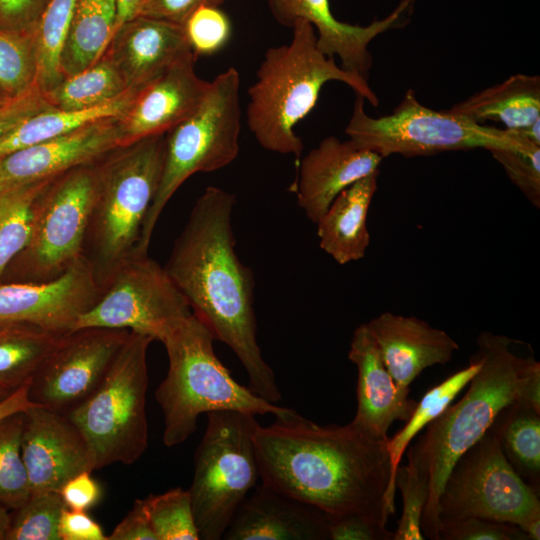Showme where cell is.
<instances>
[{
    "label": "cell",
    "mask_w": 540,
    "mask_h": 540,
    "mask_svg": "<svg viewBox=\"0 0 540 540\" xmlns=\"http://www.w3.org/2000/svg\"><path fill=\"white\" fill-rule=\"evenodd\" d=\"M388 440L353 420L325 426L295 410L254 434L262 483L328 515L384 526L396 492Z\"/></svg>",
    "instance_id": "cell-1"
},
{
    "label": "cell",
    "mask_w": 540,
    "mask_h": 540,
    "mask_svg": "<svg viewBox=\"0 0 540 540\" xmlns=\"http://www.w3.org/2000/svg\"><path fill=\"white\" fill-rule=\"evenodd\" d=\"M235 204L233 193L208 186L196 199L164 268L192 314L238 357L248 388L275 404L281 394L257 341L254 274L235 250Z\"/></svg>",
    "instance_id": "cell-2"
},
{
    "label": "cell",
    "mask_w": 540,
    "mask_h": 540,
    "mask_svg": "<svg viewBox=\"0 0 540 540\" xmlns=\"http://www.w3.org/2000/svg\"><path fill=\"white\" fill-rule=\"evenodd\" d=\"M520 340L481 332L473 354L480 368L463 397L449 405L408 451V463L428 483V500L421 521L425 538L438 540V500L456 461L490 428L506 406L522 402L540 411V363L534 354L520 355Z\"/></svg>",
    "instance_id": "cell-3"
},
{
    "label": "cell",
    "mask_w": 540,
    "mask_h": 540,
    "mask_svg": "<svg viewBox=\"0 0 540 540\" xmlns=\"http://www.w3.org/2000/svg\"><path fill=\"white\" fill-rule=\"evenodd\" d=\"M288 44L267 49L256 81L248 89L247 125L259 145L271 152L292 155L296 167L303 142L295 126L315 107L328 81L348 85L356 95L377 107L379 99L369 82L337 65L317 46L313 25L297 20Z\"/></svg>",
    "instance_id": "cell-4"
},
{
    "label": "cell",
    "mask_w": 540,
    "mask_h": 540,
    "mask_svg": "<svg viewBox=\"0 0 540 540\" xmlns=\"http://www.w3.org/2000/svg\"><path fill=\"white\" fill-rule=\"evenodd\" d=\"M165 134L121 145L97 160V191L82 257L104 290L130 258L161 179Z\"/></svg>",
    "instance_id": "cell-5"
},
{
    "label": "cell",
    "mask_w": 540,
    "mask_h": 540,
    "mask_svg": "<svg viewBox=\"0 0 540 540\" xmlns=\"http://www.w3.org/2000/svg\"><path fill=\"white\" fill-rule=\"evenodd\" d=\"M214 338L193 315L178 322L160 341L167 352L168 371L155 390L163 413V443L186 441L203 413L240 411L283 417L293 409L277 406L239 384L215 354Z\"/></svg>",
    "instance_id": "cell-6"
},
{
    "label": "cell",
    "mask_w": 540,
    "mask_h": 540,
    "mask_svg": "<svg viewBox=\"0 0 540 540\" xmlns=\"http://www.w3.org/2000/svg\"><path fill=\"white\" fill-rule=\"evenodd\" d=\"M240 132V75L230 67L211 81L197 110L165 133L161 179L134 254H148L163 209L190 176L219 170L236 159Z\"/></svg>",
    "instance_id": "cell-7"
},
{
    "label": "cell",
    "mask_w": 540,
    "mask_h": 540,
    "mask_svg": "<svg viewBox=\"0 0 540 540\" xmlns=\"http://www.w3.org/2000/svg\"><path fill=\"white\" fill-rule=\"evenodd\" d=\"M152 341L130 331L98 388L66 414L84 436L95 470L131 465L148 447L147 352Z\"/></svg>",
    "instance_id": "cell-8"
},
{
    "label": "cell",
    "mask_w": 540,
    "mask_h": 540,
    "mask_svg": "<svg viewBox=\"0 0 540 540\" xmlns=\"http://www.w3.org/2000/svg\"><path fill=\"white\" fill-rule=\"evenodd\" d=\"M364 101L356 95L345 133L356 146L383 159L392 154L413 157L475 148L518 150L536 144L519 130L499 129L450 109L436 111L426 107L411 89L391 114L379 118L366 114Z\"/></svg>",
    "instance_id": "cell-9"
},
{
    "label": "cell",
    "mask_w": 540,
    "mask_h": 540,
    "mask_svg": "<svg viewBox=\"0 0 540 540\" xmlns=\"http://www.w3.org/2000/svg\"><path fill=\"white\" fill-rule=\"evenodd\" d=\"M207 416L188 491L200 539L219 540L260 477L254 446L259 423L256 415L240 411Z\"/></svg>",
    "instance_id": "cell-10"
},
{
    "label": "cell",
    "mask_w": 540,
    "mask_h": 540,
    "mask_svg": "<svg viewBox=\"0 0 540 540\" xmlns=\"http://www.w3.org/2000/svg\"><path fill=\"white\" fill-rule=\"evenodd\" d=\"M97 160L52 178L36 198L30 241L12 261L21 270L20 282L56 279L82 257L97 191Z\"/></svg>",
    "instance_id": "cell-11"
},
{
    "label": "cell",
    "mask_w": 540,
    "mask_h": 540,
    "mask_svg": "<svg viewBox=\"0 0 540 540\" xmlns=\"http://www.w3.org/2000/svg\"><path fill=\"white\" fill-rule=\"evenodd\" d=\"M539 495L508 463L489 428L450 470L438 500L439 524L478 517L519 527L540 515Z\"/></svg>",
    "instance_id": "cell-12"
},
{
    "label": "cell",
    "mask_w": 540,
    "mask_h": 540,
    "mask_svg": "<svg viewBox=\"0 0 540 540\" xmlns=\"http://www.w3.org/2000/svg\"><path fill=\"white\" fill-rule=\"evenodd\" d=\"M191 314L165 268L148 254H133L116 270L100 299L78 319L73 330L127 329L161 341Z\"/></svg>",
    "instance_id": "cell-13"
},
{
    "label": "cell",
    "mask_w": 540,
    "mask_h": 540,
    "mask_svg": "<svg viewBox=\"0 0 540 540\" xmlns=\"http://www.w3.org/2000/svg\"><path fill=\"white\" fill-rule=\"evenodd\" d=\"M129 332L87 327L64 334L31 379L30 400L68 414L98 388Z\"/></svg>",
    "instance_id": "cell-14"
},
{
    "label": "cell",
    "mask_w": 540,
    "mask_h": 540,
    "mask_svg": "<svg viewBox=\"0 0 540 540\" xmlns=\"http://www.w3.org/2000/svg\"><path fill=\"white\" fill-rule=\"evenodd\" d=\"M103 289L81 257L58 278L0 284V326L29 324L66 334L100 299Z\"/></svg>",
    "instance_id": "cell-15"
},
{
    "label": "cell",
    "mask_w": 540,
    "mask_h": 540,
    "mask_svg": "<svg viewBox=\"0 0 540 540\" xmlns=\"http://www.w3.org/2000/svg\"><path fill=\"white\" fill-rule=\"evenodd\" d=\"M21 452L31 494L58 492L76 474L95 470L92 452L71 420L37 404L23 411Z\"/></svg>",
    "instance_id": "cell-16"
},
{
    "label": "cell",
    "mask_w": 540,
    "mask_h": 540,
    "mask_svg": "<svg viewBox=\"0 0 540 540\" xmlns=\"http://www.w3.org/2000/svg\"><path fill=\"white\" fill-rule=\"evenodd\" d=\"M189 55L140 87L118 118L122 145L162 135L193 114L207 96L211 82L195 72Z\"/></svg>",
    "instance_id": "cell-17"
},
{
    "label": "cell",
    "mask_w": 540,
    "mask_h": 540,
    "mask_svg": "<svg viewBox=\"0 0 540 540\" xmlns=\"http://www.w3.org/2000/svg\"><path fill=\"white\" fill-rule=\"evenodd\" d=\"M119 117L84 125L62 136L0 157V185L54 178L122 145Z\"/></svg>",
    "instance_id": "cell-18"
},
{
    "label": "cell",
    "mask_w": 540,
    "mask_h": 540,
    "mask_svg": "<svg viewBox=\"0 0 540 540\" xmlns=\"http://www.w3.org/2000/svg\"><path fill=\"white\" fill-rule=\"evenodd\" d=\"M414 1L402 0L384 19H376L367 26L337 20L329 0H267V3L276 21L283 26L291 28L299 19L310 22L316 32L318 48L327 56H337L343 69L368 81L372 67L370 42L398 25Z\"/></svg>",
    "instance_id": "cell-19"
},
{
    "label": "cell",
    "mask_w": 540,
    "mask_h": 540,
    "mask_svg": "<svg viewBox=\"0 0 540 540\" xmlns=\"http://www.w3.org/2000/svg\"><path fill=\"white\" fill-rule=\"evenodd\" d=\"M383 158L351 140L329 136L301 157L296 182L299 207L317 223L336 196L359 179L378 171Z\"/></svg>",
    "instance_id": "cell-20"
},
{
    "label": "cell",
    "mask_w": 540,
    "mask_h": 540,
    "mask_svg": "<svg viewBox=\"0 0 540 540\" xmlns=\"http://www.w3.org/2000/svg\"><path fill=\"white\" fill-rule=\"evenodd\" d=\"M328 514L284 495L268 485H255L237 508L223 539L326 540Z\"/></svg>",
    "instance_id": "cell-21"
},
{
    "label": "cell",
    "mask_w": 540,
    "mask_h": 540,
    "mask_svg": "<svg viewBox=\"0 0 540 540\" xmlns=\"http://www.w3.org/2000/svg\"><path fill=\"white\" fill-rule=\"evenodd\" d=\"M396 385L409 388L427 368L451 361L459 350L445 331L414 316L383 312L366 323Z\"/></svg>",
    "instance_id": "cell-22"
},
{
    "label": "cell",
    "mask_w": 540,
    "mask_h": 540,
    "mask_svg": "<svg viewBox=\"0 0 540 540\" xmlns=\"http://www.w3.org/2000/svg\"><path fill=\"white\" fill-rule=\"evenodd\" d=\"M104 52L118 66L129 88L144 86L193 54L181 25L140 15L116 30Z\"/></svg>",
    "instance_id": "cell-23"
},
{
    "label": "cell",
    "mask_w": 540,
    "mask_h": 540,
    "mask_svg": "<svg viewBox=\"0 0 540 540\" xmlns=\"http://www.w3.org/2000/svg\"><path fill=\"white\" fill-rule=\"evenodd\" d=\"M348 358L358 371L357 410L353 421L379 436L388 437L391 424L406 422L417 401L409 398L410 388L396 385L366 323L354 330Z\"/></svg>",
    "instance_id": "cell-24"
},
{
    "label": "cell",
    "mask_w": 540,
    "mask_h": 540,
    "mask_svg": "<svg viewBox=\"0 0 540 540\" xmlns=\"http://www.w3.org/2000/svg\"><path fill=\"white\" fill-rule=\"evenodd\" d=\"M378 175L375 171L341 191L316 223L320 248L340 265L366 255L370 244L367 216Z\"/></svg>",
    "instance_id": "cell-25"
},
{
    "label": "cell",
    "mask_w": 540,
    "mask_h": 540,
    "mask_svg": "<svg viewBox=\"0 0 540 540\" xmlns=\"http://www.w3.org/2000/svg\"><path fill=\"white\" fill-rule=\"evenodd\" d=\"M482 124L500 121L506 129H522L540 119V77L517 74L479 91L450 108Z\"/></svg>",
    "instance_id": "cell-26"
},
{
    "label": "cell",
    "mask_w": 540,
    "mask_h": 540,
    "mask_svg": "<svg viewBox=\"0 0 540 540\" xmlns=\"http://www.w3.org/2000/svg\"><path fill=\"white\" fill-rule=\"evenodd\" d=\"M116 0H76L60 59L63 77L95 63L107 48L116 27Z\"/></svg>",
    "instance_id": "cell-27"
},
{
    "label": "cell",
    "mask_w": 540,
    "mask_h": 540,
    "mask_svg": "<svg viewBox=\"0 0 540 540\" xmlns=\"http://www.w3.org/2000/svg\"><path fill=\"white\" fill-rule=\"evenodd\" d=\"M139 88H130L107 103L79 110L49 108L21 122L0 139V157L76 130L89 123L120 117L128 108Z\"/></svg>",
    "instance_id": "cell-28"
},
{
    "label": "cell",
    "mask_w": 540,
    "mask_h": 540,
    "mask_svg": "<svg viewBox=\"0 0 540 540\" xmlns=\"http://www.w3.org/2000/svg\"><path fill=\"white\" fill-rule=\"evenodd\" d=\"M490 428L514 471L540 492V411L515 402L502 409Z\"/></svg>",
    "instance_id": "cell-29"
},
{
    "label": "cell",
    "mask_w": 540,
    "mask_h": 540,
    "mask_svg": "<svg viewBox=\"0 0 540 540\" xmlns=\"http://www.w3.org/2000/svg\"><path fill=\"white\" fill-rule=\"evenodd\" d=\"M63 335L23 323L0 326V389L30 382Z\"/></svg>",
    "instance_id": "cell-30"
},
{
    "label": "cell",
    "mask_w": 540,
    "mask_h": 540,
    "mask_svg": "<svg viewBox=\"0 0 540 540\" xmlns=\"http://www.w3.org/2000/svg\"><path fill=\"white\" fill-rule=\"evenodd\" d=\"M129 89L118 66L104 52L91 66L64 77L43 94L52 108L79 110L112 101Z\"/></svg>",
    "instance_id": "cell-31"
},
{
    "label": "cell",
    "mask_w": 540,
    "mask_h": 540,
    "mask_svg": "<svg viewBox=\"0 0 540 540\" xmlns=\"http://www.w3.org/2000/svg\"><path fill=\"white\" fill-rule=\"evenodd\" d=\"M51 179L0 185V284L30 241L34 202Z\"/></svg>",
    "instance_id": "cell-32"
},
{
    "label": "cell",
    "mask_w": 540,
    "mask_h": 540,
    "mask_svg": "<svg viewBox=\"0 0 540 540\" xmlns=\"http://www.w3.org/2000/svg\"><path fill=\"white\" fill-rule=\"evenodd\" d=\"M479 368V359L472 355L467 367L450 375L425 393L422 399L417 402L415 410L406 421V424L388 440L392 472L395 480L401 459L412 439L444 412L460 391L468 385Z\"/></svg>",
    "instance_id": "cell-33"
},
{
    "label": "cell",
    "mask_w": 540,
    "mask_h": 540,
    "mask_svg": "<svg viewBox=\"0 0 540 540\" xmlns=\"http://www.w3.org/2000/svg\"><path fill=\"white\" fill-rule=\"evenodd\" d=\"M76 0H51L35 32L37 72L35 84L43 92L64 78L60 59L69 32Z\"/></svg>",
    "instance_id": "cell-34"
},
{
    "label": "cell",
    "mask_w": 540,
    "mask_h": 540,
    "mask_svg": "<svg viewBox=\"0 0 540 540\" xmlns=\"http://www.w3.org/2000/svg\"><path fill=\"white\" fill-rule=\"evenodd\" d=\"M23 411L0 419V504L8 510L22 506L31 490L22 458Z\"/></svg>",
    "instance_id": "cell-35"
},
{
    "label": "cell",
    "mask_w": 540,
    "mask_h": 540,
    "mask_svg": "<svg viewBox=\"0 0 540 540\" xmlns=\"http://www.w3.org/2000/svg\"><path fill=\"white\" fill-rule=\"evenodd\" d=\"M157 540H199L190 493L181 487L142 499Z\"/></svg>",
    "instance_id": "cell-36"
},
{
    "label": "cell",
    "mask_w": 540,
    "mask_h": 540,
    "mask_svg": "<svg viewBox=\"0 0 540 540\" xmlns=\"http://www.w3.org/2000/svg\"><path fill=\"white\" fill-rule=\"evenodd\" d=\"M35 34L0 29V91L14 98L35 84Z\"/></svg>",
    "instance_id": "cell-37"
},
{
    "label": "cell",
    "mask_w": 540,
    "mask_h": 540,
    "mask_svg": "<svg viewBox=\"0 0 540 540\" xmlns=\"http://www.w3.org/2000/svg\"><path fill=\"white\" fill-rule=\"evenodd\" d=\"M65 508L59 492L31 494L13 510L5 540H60L59 522Z\"/></svg>",
    "instance_id": "cell-38"
},
{
    "label": "cell",
    "mask_w": 540,
    "mask_h": 540,
    "mask_svg": "<svg viewBox=\"0 0 540 540\" xmlns=\"http://www.w3.org/2000/svg\"><path fill=\"white\" fill-rule=\"evenodd\" d=\"M396 488L402 495V515L394 532L393 540H424L421 521L428 500V483L413 465L399 466Z\"/></svg>",
    "instance_id": "cell-39"
},
{
    "label": "cell",
    "mask_w": 540,
    "mask_h": 540,
    "mask_svg": "<svg viewBox=\"0 0 540 540\" xmlns=\"http://www.w3.org/2000/svg\"><path fill=\"white\" fill-rule=\"evenodd\" d=\"M182 27L195 58L219 52L231 37L230 20L219 6L197 8Z\"/></svg>",
    "instance_id": "cell-40"
},
{
    "label": "cell",
    "mask_w": 540,
    "mask_h": 540,
    "mask_svg": "<svg viewBox=\"0 0 540 540\" xmlns=\"http://www.w3.org/2000/svg\"><path fill=\"white\" fill-rule=\"evenodd\" d=\"M500 163L513 184L536 208L540 207V145L526 149L489 151Z\"/></svg>",
    "instance_id": "cell-41"
},
{
    "label": "cell",
    "mask_w": 540,
    "mask_h": 540,
    "mask_svg": "<svg viewBox=\"0 0 540 540\" xmlns=\"http://www.w3.org/2000/svg\"><path fill=\"white\" fill-rule=\"evenodd\" d=\"M438 540H529L514 524L467 517L440 522Z\"/></svg>",
    "instance_id": "cell-42"
},
{
    "label": "cell",
    "mask_w": 540,
    "mask_h": 540,
    "mask_svg": "<svg viewBox=\"0 0 540 540\" xmlns=\"http://www.w3.org/2000/svg\"><path fill=\"white\" fill-rule=\"evenodd\" d=\"M51 0H0V29L35 34Z\"/></svg>",
    "instance_id": "cell-43"
},
{
    "label": "cell",
    "mask_w": 540,
    "mask_h": 540,
    "mask_svg": "<svg viewBox=\"0 0 540 540\" xmlns=\"http://www.w3.org/2000/svg\"><path fill=\"white\" fill-rule=\"evenodd\" d=\"M330 540H393L394 532L386 526L357 514L328 515Z\"/></svg>",
    "instance_id": "cell-44"
},
{
    "label": "cell",
    "mask_w": 540,
    "mask_h": 540,
    "mask_svg": "<svg viewBox=\"0 0 540 540\" xmlns=\"http://www.w3.org/2000/svg\"><path fill=\"white\" fill-rule=\"evenodd\" d=\"M49 108L51 106L36 84L19 96L10 98L0 107V139L28 117Z\"/></svg>",
    "instance_id": "cell-45"
},
{
    "label": "cell",
    "mask_w": 540,
    "mask_h": 540,
    "mask_svg": "<svg viewBox=\"0 0 540 540\" xmlns=\"http://www.w3.org/2000/svg\"><path fill=\"white\" fill-rule=\"evenodd\" d=\"M66 508L87 511L102 496L101 487L90 471H83L66 481L58 491Z\"/></svg>",
    "instance_id": "cell-46"
},
{
    "label": "cell",
    "mask_w": 540,
    "mask_h": 540,
    "mask_svg": "<svg viewBox=\"0 0 540 540\" xmlns=\"http://www.w3.org/2000/svg\"><path fill=\"white\" fill-rule=\"evenodd\" d=\"M225 0H144L138 15L183 26L189 15L201 6H219Z\"/></svg>",
    "instance_id": "cell-47"
},
{
    "label": "cell",
    "mask_w": 540,
    "mask_h": 540,
    "mask_svg": "<svg viewBox=\"0 0 540 540\" xmlns=\"http://www.w3.org/2000/svg\"><path fill=\"white\" fill-rule=\"evenodd\" d=\"M60 540H107L102 527L86 511L65 508L59 522Z\"/></svg>",
    "instance_id": "cell-48"
},
{
    "label": "cell",
    "mask_w": 540,
    "mask_h": 540,
    "mask_svg": "<svg viewBox=\"0 0 540 540\" xmlns=\"http://www.w3.org/2000/svg\"><path fill=\"white\" fill-rule=\"evenodd\" d=\"M107 540H157L142 499H136L132 509L115 526Z\"/></svg>",
    "instance_id": "cell-49"
},
{
    "label": "cell",
    "mask_w": 540,
    "mask_h": 540,
    "mask_svg": "<svg viewBox=\"0 0 540 540\" xmlns=\"http://www.w3.org/2000/svg\"><path fill=\"white\" fill-rule=\"evenodd\" d=\"M29 383L22 385L0 402V419L22 412L34 404L29 398Z\"/></svg>",
    "instance_id": "cell-50"
},
{
    "label": "cell",
    "mask_w": 540,
    "mask_h": 540,
    "mask_svg": "<svg viewBox=\"0 0 540 540\" xmlns=\"http://www.w3.org/2000/svg\"><path fill=\"white\" fill-rule=\"evenodd\" d=\"M143 1L144 0H116L117 20L114 33L124 22L138 16Z\"/></svg>",
    "instance_id": "cell-51"
},
{
    "label": "cell",
    "mask_w": 540,
    "mask_h": 540,
    "mask_svg": "<svg viewBox=\"0 0 540 540\" xmlns=\"http://www.w3.org/2000/svg\"><path fill=\"white\" fill-rule=\"evenodd\" d=\"M529 540L540 539V515L535 516L528 521L524 522L518 527Z\"/></svg>",
    "instance_id": "cell-52"
},
{
    "label": "cell",
    "mask_w": 540,
    "mask_h": 540,
    "mask_svg": "<svg viewBox=\"0 0 540 540\" xmlns=\"http://www.w3.org/2000/svg\"><path fill=\"white\" fill-rule=\"evenodd\" d=\"M11 514L0 504V540H5L10 526Z\"/></svg>",
    "instance_id": "cell-53"
},
{
    "label": "cell",
    "mask_w": 540,
    "mask_h": 540,
    "mask_svg": "<svg viewBox=\"0 0 540 540\" xmlns=\"http://www.w3.org/2000/svg\"><path fill=\"white\" fill-rule=\"evenodd\" d=\"M10 98H8L2 91H0V107L6 103Z\"/></svg>",
    "instance_id": "cell-54"
},
{
    "label": "cell",
    "mask_w": 540,
    "mask_h": 540,
    "mask_svg": "<svg viewBox=\"0 0 540 540\" xmlns=\"http://www.w3.org/2000/svg\"><path fill=\"white\" fill-rule=\"evenodd\" d=\"M12 392H8L5 390L0 389V402L4 400L6 397H8Z\"/></svg>",
    "instance_id": "cell-55"
}]
</instances>
